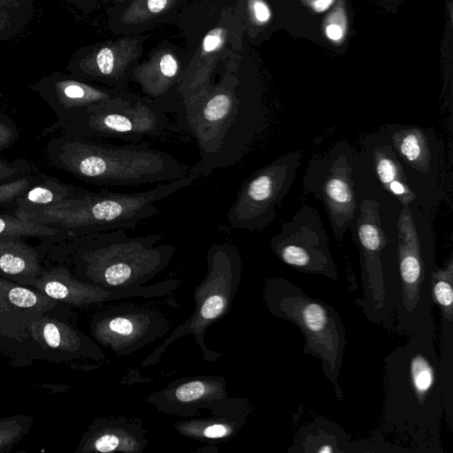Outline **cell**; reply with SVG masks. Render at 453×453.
<instances>
[{"label":"cell","instance_id":"obj_1","mask_svg":"<svg viewBox=\"0 0 453 453\" xmlns=\"http://www.w3.org/2000/svg\"><path fill=\"white\" fill-rule=\"evenodd\" d=\"M435 322L382 359L383 399L375 434L406 453H444Z\"/></svg>","mask_w":453,"mask_h":453},{"label":"cell","instance_id":"obj_2","mask_svg":"<svg viewBox=\"0 0 453 453\" xmlns=\"http://www.w3.org/2000/svg\"><path fill=\"white\" fill-rule=\"evenodd\" d=\"M265 119L258 97L234 81L216 87L203 81L188 90L180 96L178 123L198 147L200 159L190 173L209 176L240 162Z\"/></svg>","mask_w":453,"mask_h":453},{"label":"cell","instance_id":"obj_3","mask_svg":"<svg viewBox=\"0 0 453 453\" xmlns=\"http://www.w3.org/2000/svg\"><path fill=\"white\" fill-rule=\"evenodd\" d=\"M50 162L96 186L137 187L168 182L190 173V166L145 141L115 145L63 134L47 147Z\"/></svg>","mask_w":453,"mask_h":453},{"label":"cell","instance_id":"obj_4","mask_svg":"<svg viewBox=\"0 0 453 453\" xmlns=\"http://www.w3.org/2000/svg\"><path fill=\"white\" fill-rule=\"evenodd\" d=\"M72 255L81 281L106 288L145 285L164 270L176 248L160 234L129 236L125 229L53 239Z\"/></svg>","mask_w":453,"mask_h":453},{"label":"cell","instance_id":"obj_5","mask_svg":"<svg viewBox=\"0 0 453 453\" xmlns=\"http://www.w3.org/2000/svg\"><path fill=\"white\" fill-rule=\"evenodd\" d=\"M198 178L197 174L189 173L153 188L132 193L104 189L88 191L81 196L66 198L51 205L15 209L14 215L57 227L65 237L114 229H134L142 220L159 213L156 203L188 188Z\"/></svg>","mask_w":453,"mask_h":453},{"label":"cell","instance_id":"obj_6","mask_svg":"<svg viewBox=\"0 0 453 453\" xmlns=\"http://www.w3.org/2000/svg\"><path fill=\"white\" fill-rule=\"evenodd\" d=\"M433 213L402 207L396 221L393 333L411 336L434 323L431 282L435 264Z\"/></svg>","mask_w":453,"mask_h":453},{"label":"cell","instance_id":"obj_7","mask_svg":"<svg viewBox=\"0 0 453 453\" xmlns=\"http://www.w3.org/2000/svg\"><path fill=\"white\" fill-rule=\"evenodd\" d=\"M263 298L272 315L299 328L303 337V353L320 361L324 376L333 386L336 397L342 401L339 379L346 332L339 312L294 282L277 276L265 280Z\"/></svg>","mask_w":453,"mask_h":453},{"label":"cell","instance_id":"obj_8","mask_svg":"<svg viewBox=\"0 0 453 453\" xmlns=\"http://www.w3.org/2000/svg\"><path fill=\"white\" fill-rule=\"evenodd\" d=\"M380 202H358L349 227L358 253L362 296L355 300L368 321L393 332V303L396 281L395 242L388 244L380 214Z\"/></svg>","mask_w":453,"mask_h":453},{"label":"cell","instance_id":"obj_9","mask_svg":"<svg viewBox=\"0 0 453 453\" xmlns=\"http://www.w3.org/2000/svg\"><path fill=\"white\" fill-rule=\"evenodd\" d=\"M206 264L205 277L195 288L192 315L155 349L142 366L157 363L172 342L187 334L194 337L205 361L212 362L222 355L205 344L204 335L207 328L230 311L242 279L240 251L232 243H214L207 250Z\"/></svg>","mask_w":453,"mask_h":453},{"label":"cell","instance_id":"obj_10","mask_svg":"<svg viewBox=\"0 0 453 453\" xmlns=\"http://www.w3.org/2000/svg\"><path fill=\"white\" fill-rule=\"evenodd\" d=\"M357 157L353 145L337 141L325 153L311 157L303 177V190L323 204L338 243L349 230L357 211Z\"/></svg>","mask_w":453,"mask_h":453},{"label":"cell","instance_id":"obj_11","mask_svg":"<svg viewBox=\"0 0 453 453\" xmlns=\"http://www.w3.org/2000/svg\"><path fill=\"white\" fill-rule=\"evenodd\" d=\"M168 125L167 113L160 104L148 96L122 90L118 96L89 107L62 132L96 140L139 142L160 136Z\"/></svg>","mask_w":453,"mask_h":453},{"label":"cell","instance_id":"obj_12","mask_svg":"<svg viewBox=\"0 0 453 453\" xmlns=\"http://www.w3.org/2000/svg\"><path fill=\"white\" fill-rule=\"evenodd\" d=\"M302 158L301 150L289 151L246 179L227 211L229 226L248 232L261 231L268 226L291 189Z\"/></svg>","mask_w":453,"mask_h":453},{"label":"cell","instance_id":"obj_13","mask_svg":"<svg viewBox=\"0 0 453 453\" xmlns=\"http://www.w3.org/2000/svg\"><path fill=\"white\" fill-rule=\"evenodd\" d=\"M382 128L421 208L433 213L442 198V150L434 130L397 124Z\"/></svg>","mask_w":453,"mask_h":453},{"label":"cell","instance_id":"obj_14","mask_svg":"<svg viewBox=\"0 0 453 453\" xmlns=\"http://www.w3.org/2000/svg\"><path fill=\"white\" fill-rule=\"evenodd\" d=\"M274 256L293 269L331 280L339 279L326 230L319 211L303 204L270 240Z\"/></svg>","mask_w":453,"mask_h":453},{"label":"cell","instance_id":"obj_15","mask_svg":"<svg viewBox=\"0 0 453 453\" xmlns=\"http://www.w3.org/2000/svg\"><path fill=\"white\" fill-rule=\"evenodd\" d=\"M146 402L158 411L180 418H196L200 410L226 414L252 411L247 398L230 397L226 383L220 376H196L171 382L150 394Z\"/></svg>","mask_w":453,"mask_h":453},{"label":"cell","instance_id":"obj_16","mask_svg":"<svg viewBox=\"0 0 453 453\" xmlns=\"http://www.w3.org/2000/svg\"><path fill=\"white\" fill-rule=\"evenodd\" d=\"M170 329L159 311L137 305H119L96 315L91 334L118 356L132 352L164 336Z\"/></svg>","mask_w":453,"mask_h":453},{"label":"cell","instance_id":"obj_17","mask_svg":"<svg viewBox=\"0 0 453 453\" xmlns=\"http://www.w3.org/2000/svg\"><path fill=\"white\" fill-rule=\"evenodd\" d=\"M40 277L29 280L44 296L73 305L96 304L122 298L161 297L174 291L178 280H166L131 288H106L74 279L65 268L42 271Z\"/></svg>","mask_w":453,"mask_h":453},{"label":"cell","instance_id":"obj_18","mask_svg":"<svg viewBox=\"0 0 453 453\" xmlns=\"http://www.w3.org/2000/svg\"><path fill=\"white\" fill-rule=\"evenodd\" d=\"M360 148L357 163L358 171L371 173L375 186L402 207H421L382 127L365 137Z\"/></svg>","mask_w":453,"mask_h":453},{"label":"cell","instance_id":"obj_19","mask_svg":"<svg viewBox=\"0 0 453 453\" xmlns=\"http://www.w3.org/2000/svg\"><path fill=\"white\" fill-rule=\"evenodd\" d=\"M139 421L125 418H97L81 444L82 452L142 453L148 444Z\"/></svg>","mask_w":453,"mask_h":453},{"label":"cell","instance_id":"obj_20","mask_svg":"<svg viewBox=\"0 0 453 453\" xmlns=\"http://www.w3.org/2000/svg\"><path fill=\"white\" fill-rule=\"evenodd\" d=\"M351 442L339 424L319 415L297 428L288 452L350 453Z\"/></svg>","mask_w":453,"mask_h":453},{"label":"cell","instance_id":"obj_21","mask_svg":"<svg viewBox=\"0 0 453 453\" xmlns=\"http://www.w3.org/2000/svg\"><path fill=\"white\" fill-rule=\"evenodd\" d=\"M122 90L96 88L79 82L59 83L50 104L58 116L49 130L64 129L89 107L118 96Z\"/></svg>","mask_w":453,"mask_h":453},{"label":"cell","instance_id":"obj_22","mask_svg":"<svg viewBox=\"0 0 453 453\" xmlns=\"http://www.w3.org/2000/svg\"><path fill=\"white\" fill-rule=\"evenodd\" d=\"M251 412L211 413V417L190 418L173 426L179 434L200 441L229 440L241 430Z\"/></svg>","mask_w":453,"mask_h":453},{"label":"cell","instance_id":"obj_23","mask_svg":"<svg viewBox=\"0 0 453 453\" xmlns=\"http://www.w3.org/2000/svg\"><path fill=\"white\" fill-rule=\"evenodd\" d=\"M34 338L46 346L66 352L77 353L85 349L104 358L103 351L73 326L49 318H35L30 323Z\"/></svg>","mask_w":453,"mask_h":453},{"label":"cell","instance_id":"obj_24","mask_svg":"<svg viewBox=\"0 0 453 453\" xmlns=\"http://www.w3.org/2000/svg\"><path fill=\"white\" fill-rule=\"evenodd\" d=\"M0 273L24 283L38 277L42 269L37 251L20 237L0 238Z\"/></svg>","mask_w":453,"mask_h":453},{"label":"cell","instance_id":"obj_25","mask_svg":"<svg viewBox=\"0 0 453 453\" xmlns=\"http://www.w3.org/2000/svg\"><path fill=\"white\" fill-rule=\"evenodd\" d=\"M438 379L441 387L443 417L453 432V321L441 319Z\"/></svg>","mask_w":453,"mask_h":453},{"label":"cell","instance_id":"obj_26","mask_svg":"<svg viewBox=\"0 0 453 453\" xmlns=\"http://www.w3.org/2000/svg\"><path fill=\"white\" fill-rule=\"evenodd\" d=\"M88 191L61 184L50 178H44L16 199L15 209L23 210L51 205L66 198L81 196Z\"/></svg>","mask_w":453,"mask_h":453},{"label":"cell","instance_id":"obj_27","mask_svg":"<svg viewBox=\"0 0 453 453\" xmlns=\"http://www.w3.org/2000/svg\"><path fill=\"white\" fill-rule=\"evenodd\" d=\"M433 303L439 307L441 319L453 321V257L435 267L431 282Z\"/></svg>","mask_w":453,"mask_h":453},{"label":"cell","instance_id":"obj_28","mask_svg":"<svg viewBox=\"0 0 453 453\" xmlns=\"http://www.w3.org/2000/svg\"><path fill=\"white\" fill-rule=\"evenodd\" d=\"M38 237L48 240L63 238L65 234L57 227L31 222L16 215H0V238Z\"/></svg>","mask_w":453,"mask_h":453},{"label":"cell","instance_id":"obj_29","mask_svg":"<svg viewBox=\"0 0 453 453\" xmlns=\"http://www.w3.org/2000/svg\"><path fill=\"white\" fill-rule=\"evenodd\" d=\"M43 179L44 176L33 175L29 173L0 183V205L15 203L19 196Z\"/></svg>","mask_w":453,"mask_h":453},{"label":"cell","instance_id":"obj_30","mask_svg":"<svg viewBox=\"0 0 453 453\" xmlns=\"http://www.w3.org/2000/svg\"><path fill=\"white\" fill-rule=\"evenodd\" d=\"M31 173L30 164L24 159L0 160V183Z\"/></svg>","mask_w":453,"mask_h":453},{"label":"cell","instance_id":"obj_31","mask_svg":"<svg viewBox=\"0 0 453 453\" xmlns=\"http://www.w3.org/2000/svg\"><path fill=\"white\" fill-rule=\"evenodd\" d=\"M22 425L14 418L0 419V449L18 440L22 434Z\"/></svg>","mask_w":453,"mask_h":453},{"label":"cell","instance_id":"obj_32","mask_svg":"<svg viewBox=\"0 0 453 453\" xmlns=\"http://www.w3.org/2000/svg\"><path fill=\"white\" fill-rule=\"evenodd\" d=\"M18 136L19 132L15 123L0 113V152L12 146Z\"/></svg>","mask_w":453,"mask_h":453},{"label":"cell","instance_id":"obj_33","mask_svg":"<svg viewBox=\"0 0 453 453\" xmlns=\"http://www.w3.org/2000/svg\"><path fill=\"white\" fill-rule=\"evenodd\" d=\"M223 42V31L214 29L211 31L203 40V50L210 53L214 51Z\"/></svg>","mask_w":453,"mask_h":453},{"label":"cell","instance_id":"obj_34","mask_svg":"<svg viewBox=\"0 0 453 453\" xmlns=\"http://www.w3.org/2000/svg\"><path fill=\"white\" fill-rule=\"evenodd\" d=\"M173 2V0H145V4H142V6H144L149 15H156L162 13L166 8L171 7Z\"/></svg>","mask_w":453,"mask_h":453},{"label":"cell","instance_id":"obj_35","mask_svg":"<svg viewBox=\"0 0 453 453\" xmlns=\"http://www.w3.org/2000/svg\"><path fill=\"white\" fill-rule=\"evenodd\" d=\"M253 12L255 18L260 22H265L270 18V11L267 6L261 1L254 2L253 5Z\"/></svg>","mask_w":453,"mask_h":453},{"label":"cell","instance_id":"obj_36","mask_svg":"<svg viewBox=\"0 0 453 453\" xmlns=\"http://www.w3.org/2000/svg\"><path fill=\"white\" fill-rule=\"evenodd\" d=\"M326 35L328 38L334 41H337L342 38V28L334 24H331L326 28Z\"/></svg>","mask_w":453,"mask_h":453},{"label":"cell","instance_id":"obj_37","mask_svg":"<svg viewBox=\"0 0 453 453\" xmlns=\"http://www.w3.org/2000/svg\"><path fill=\"white\" fill-rule=\"evenodd\" d=\"M334 0H315L312 7L316 12H321L329 7Z\"/></svg>","mask_w":453,"mask_h":453},{"label":"cell","instance_id":"obj_38","mask_svg":"<svg viewBox=\"0 0 453 453\" xmlns=\"http://www.w3.org/2000/svg\"><path fill=\"white\" fill-rule=\"evenodd\" d=\"M119 1H127V0H119Z\"/></svg>","mask_w":453,"mask_h":453}]
</instances>
